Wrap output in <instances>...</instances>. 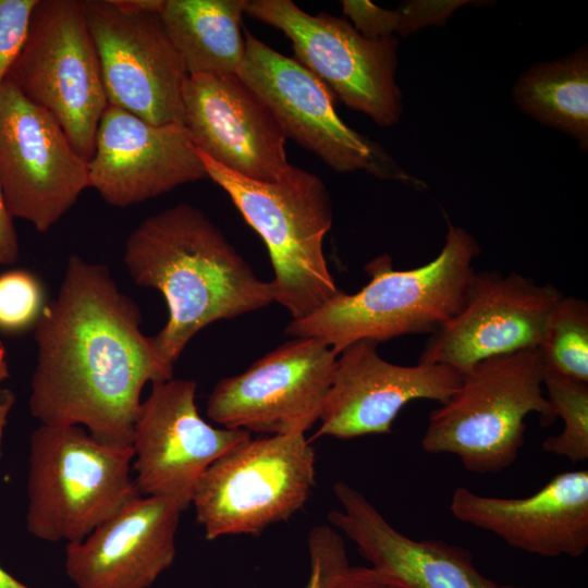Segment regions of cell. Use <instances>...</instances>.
Returning <instances> with one entry per match:
<instances>
[{"label":"cell","mask_w":588,"mask_h":588,"mask_svg":"<svg viewBox=\"0 0 588 588\" xmlns=\"http://www.w3.org/2000/svg\"><path fill=\"white\" fill-rule=\"evenodd\" d=\"M461 381L462 376L448 366L395 365L379 355L377 342L356 341L338 354L316 436L347 440L390 433L407 403L430 400L443 404Z\"/></svg>","instance_id":"e0dca14e"},{"label":"cell","mask_w":588,"mask_h":588,"mask_svg":"<svg viewBox=\"0 0 588 588\" xmlns=\"http://www.w3.org/2000/svg\"><path fill=\"white\" fill-rule=\"evenodd\" d=\"M330 588H400L380 578L370 567L348 566L333 579Z\"/></svg>","instance_id":"4dcf8cb0"},{"label":"cell","mask_w":588,"mask_h":588,"mask_svg":"<svg viewBox=\"0 0 588 588\" xmlns=\"http://www.w3.org/2000/svg\"><path fill=\"white\" fill-rule=\"evenodd\" d=\"M237 76L266 103L285 137L338 172L366 171L380 179L413 183L378 143L347 126L334 94L298 61L245 32Z\"/></svg>","instance_id":"30bf717a"},{"label":"cell","mask_w":588,"mask_h":588,"mask_svg":"<svg viewBox=\"0 0 588 588\" xmlns=\"http://www.w3.org/2000/svg\"><path fill=\"white\" fill-rule=\"evenodd\" d=\"M131 445L110 444L79 426L39 425L29 437L26 528L76 542L140 495Z\"/></svg>","instance_id":"8992f818"},{"label":"cell","mask_w":588,"mask_h":588,"mask_svg":"<svg viewBox=\"0 0 588 588\" xmlns=\"http://www.w3.org/2000/svg\"><path fill=\"white\" fill-rule=\"evenodd\" d=\"M14 402V395L10 391H4L0 396V461L2 456V445L4 438V429L8 421V416L12 404ZM0 588H29L24 585L7 571L0 566Z\"/></svg>","instance_id":"1f68e13d"},{"label":"cell","mask_w":588,"mask_h":588,"mask_svg":"<svg viewBox=\"0 0 588 588\" xmlns=\"http://www.w3.org/2000/svg\"><path fill=\"white\" fill-rule=\"evenodd\" d=\"M479 253L475 237L448 221L445 243L430 262L395 270L389 255L378 256L365 266L370 281L362 290H339L313 314L292 320L285 333L320 340L336 354L359 340L432 334L461 309Z\"/></svg>","instance_id":"3957f363"},{"label":"cell","mask_w":588,"mask_h":588,"mask_svg":"<svg viewBox=\"0 0 588 588\" xmlns=\"http://www.w3.org/2000/svg\"><path fill=\"white\" fill-rule=\"evenodd\" d=\"M517 106L539 122L588 146V53L583 47L562 59L530 66L513 89Z\"/></svg>","instance_id":"603a6c76"},{"label":"cell","mask_w":588,"mask_h":588,"mask_svg":"<svg viewBox=\"0 0 588 588\" xmlns=\"http://www.w3.org/2000/svg\"><path fill=\"white\" fill-rule=\"evenodd\" d=\"M198 154L207 177L229 195L265 242L274 273L270 281L274 302L289 310L292 320L320 308L339 291L323 254L333 208L322 180L292 166L278 181H255Z\"/></svg>","instance_id":"277c9868"},{"label":"cell","mask_w":588,"mask_h":588,"mask_svg":"<svg viewBox=\"0 0 588 588\" xmlns=\"http://www.w3.org/2000/svg\"><path fill=\"white\" fill-rule=\"evenodd\" d=\"M0 185L10 215L48 232L89 187L88 160L58 121L9 81L0 86Z\"/></svg>","instance_id":"8fae6325"},{"label":"cell","mask_w":588,"mask_h":588,"mask_svg":"<svg viewBox=\"0 0 588 588\" xmlns=\"http://www.w3.org/2000/svg\"><path fill=\"white\" fill-rule=\"evenodd\" d=\"M336 360L322 341L293 338L242 373L218 381L207 415L228 429L305 433L319 420Z\"/></svg>","instance_id":"4fadbf2b"},{"label":"cell","mask_w":588,"mask_h":588,"mask_svg":"<svg viewBox=\"0 0 588 588\" xmlns=\"http://www.w3.org/2000/svg\"><path fill=\"white\" fill-rule=\"evenodd\" d=\"M563 294L518 273L475 272L461 309L430 334L418 363L461 376L483 359L537 348Z\"/></svg>","instance_id":"9a60e30c"},{"label":"cell","mask_w":588,"mask_h":588,"mask_svg":"<svg viewBox=\"0 0 588 588\" xmlns=\"http://www.w3.org/2000/svg\"><path fill=\"white\" fill-rule=\"evenodd\" d=\"M308 551L310 576L306 588H330L335 576L350 566L342 536L327 525L309 531Z\"/></svg>","instance_id":"4316f807"},{"label":"cell","mask_w":588,"mask_h":588,"mask_svg":"<svg viewBox=\"0 0 588 588\" xmlns=\"http://www.w3.org/2000/svg\"><path fill=\"white\" fill-rule=\"evenodd\" d=\"M450 511L512 548L542 558H578L588 549V470L560 473L524 498L482 495L457 487Z\"/></svg>","instance_id":"d6986e66"},{"label":"cell","mask_w":588,"mask_h":588,"mask_svg":"<svg viewBox=\"0 0 588 588\" xmlns=\"http://www.w3.org/2000/svg\"><path fill=\"white\" fill-rule=\"evenodd\" d=\"M183 110V125L196 148L230 171L274 182L291 169L285 135L266 103L237 74L188 75Z\"/></svg>","instance_id":"ac0fdd59"},{"label":"cell","mask_w":588,"mask_h":588,"mask_svg":"<svg viewBox=\"0 0 588 588\" xmlns=\"http://www.w3.org/2000/svg\"><path fill=\"white\" fill-rule=\"evenodd\" d=\"M244 12L282 30L292 42L295 60L348 108L384 127L400 120L395 37L369 39L347 21L324 12L311 15L291 0H245Z\"/></svg>","instance_id":"9c48e42d"},{"label":"cell","mask_w":588,"mask_h":588,"mask_svg":"<svg viewBox=\"0 0 588 588\" xmlns=\"http://www.w3.org/2000/svg\"><path fill=\"white\" fill-rule=\"evenodd\" d=\"M245 0H164L160 16L188 75L237 74Z\"/></svg>","instance_id":"7402d4cb"},{"label":"cell","mask_w":588,"mask_h":588,"mask_svg":"<svg viewBox=\"0 0 588 588\" xmlns=\"http://www.w3.org/2000/svg\"><path fill=\"white\" fill-rule=\"evenodd\" d=\"M207 177L183 124L155 125L108 105L100 118L88 183L109 205L125 208Z\"/></svg>","instance_id":"2e32d148"},{"label":"cell","mask_w":588,"mask_h":588,"mask_svg":"<svg viewBox=\"0 0 588 588\" xmlns=\"http://www.w3.org/2000/svg\"><path fill=\"white\" fill-rule=\"evenodd\" d=\"M197 383L170 379L152 383L142 402L131 446L140 495L164 499L185 511L205 470L236 444L252 438L243 429L212 427L198 413Z\"/></svg>","instance_id":"5bb4252c"},{"label":"cell","mask_w":588,"mask_h":588,"mask_svg":"<svg viewBox=\"0 0 588 588\" xmlns=\"http://www.w3.org/2000/svg\"><path fill=\"white\" fill-rule=\"evenodd\" d=\"M537 350L546 369L588 382L587 302L563 295Z\"/></svg>","instance_id":"cb8c5ba5"},{"label":"cell","mask_w":588,"mask_h":588,"mask_svg":"<svg viewBox=\"0 0 588 588\" xmlns=\"http://www.w3.org/2000/svg\"><path fill=\"white\" fill-rule=\"evenodd\" d=\"M305 433L247 439L201 475L192 504L205 537L258 535L303 509L316 483Z\"/></svg>","instance_id":"52a82bcc"},{"label":"cell","mask_w":588,"mask_h":588,"mask_svg":"<svg viewBox=\"0 0 588 588\" xmlns=\"http://www.w3.org/2000/svg\"><path fill=\"white\" fill-rule=\"evenodd\" d=\"M140 322L139 307L107 266L71 255L34 327L30 415L40 425L79 426L99 441L131 445L144 387L173 378Z\"/></svg>","instance_id":"6da1fadb"},{"label":"cell","mask_w":588,"mask_h":588,"mask_svg":"<svg viewBox=\"0 0 588 588\" xmlns=\"http://www.w3.org/2000/svg\"><path fill=\"white\" fill-rule=\"evenodd\" d=\"M499 588H530V587H520V586L503 585V586H499Z\"/></svg>","instance_id":"836d02e7"},{"label":"cell","mask_w":588,"mask_h":588,"mask_svg":"<svg viewBox=\"0 0 588 588\" xmlns=\"http://www.w3.org/2000/svg\"><path fill=\"white\" fill-rule=\"evenodd\" d=\"M108 105L155 125L183 124L188 77L159 12L120 0H84Z\"/></svg>","instance_id":"7c38bea8"},{"label":"cell","mask_w":588,"mask_h":588,"mask_svg":"<svg viewBox=\"0 0 588 588\" xmlns=\"http://www.w3.org/2000/svg\"><path fill=\"white\" fill-rule=\"evenodd\" d=\"M10 377V370H9V360H8V352L0 340V396L3 392V383L8 380Z\"/></svg>","instance_id":"d6a6232c"},{"label":"cell","mask_w":588,"mask_h":588,"mask_svg":"<svg viewBox=\"0 0 588 588\" xmlns=\"http://www.w3.org/2000/svg\"><path fill=\"white\" fill-rule=\"evenodd\" d=\"M543 388L556 417L563 421L562 431L543 441V451L566 457L573 464L587 461L588 382L544 368Z\"/></svg>","instance_id":"d4e9b609"},{"label":"cell","mask_w":588,"mask_h":588,"mask_svg":"<svg viewBox=\"0 0 588 588\" xmlns=\"http://www.w3.org/2000/svg\"><path fill=\"white\" fill-rule=\"evenodd\" d=\"M123 261L137 285L164 296L168 321L152 339L172 369L208 324L274 302L271 282L260 280L218 226L191 204L147 217L127 237Z\"/></svg>","instance_id":"7a4b0ae2"},{"label":"cell","mask_w":588,"mask_h":588,"mask_svg":"<svg viewBox=\"0 0 588 588\" xmlns=\"http://www.w3.org/2000/svg\"><path fill=\"white\" fill-rule=\"evenodd\" d=\"M7 79L48 111L75 150L90 159L108 100L84 1H37Z\"/></svg>","instance_id":"ba28073f"},{"label":"cell","mask_w":588,"mask_h":588,"mask_svg":"<svg viewBox=\"0 0 588 588\" xmlns=\"http://www.w3.org/2000/svg\"><path fill=\"white\" fill-rule=\"evenodd\" d=\"M20 243L13 217L10 215L0 185V267L16 264Z\"/></svg>","instance_id":"f546056e"},{"label":"cell","mask_w":588,"mask_h":588,"mask_svg":"<svg viewBox=\"0 0 588 588\" xmlns=\"http://www.w3.org/2000/svg\"><path fill=\"white\" fill-rule=\"evenodd\" d=\"M38 0H0V86L27 36Z\"/></svg>","instance_id":"83f0119b"},{"label":"cell","mask_w":588,"mask_h":588,"mask_svg":"<svg viewBox=\"0 0 588 588\" xmlns=\"http://www.w3.org/2000/svg\"><path fill=\"white\" fill-rule=\"evenodd\" d=\"M46 305L45 286L35 273L24 269L0 273V331L34 328Z\"/></svg>","instance_id":"484cf974"},{"label":"cell","mask_w":588,"mask_h":588,"mask_svg":"<svg viewBox=\"0 0 588 588\" xmlns=\"http://www.w3.org/2000/svg\"><path fill=\"white\" fill-rule=\"evenodd\" d=\"M341 510L330 524L353 541L382 579L400 588H499L475 566L471 553L439 539H414L395 529L358 490L333 486Z\"/></svg>","instance_id":"44dd1931"},{"label":"cell","mask_w":588,"mask_h":588,"mask_svg":"<svg viewBox=\"0 0 588 588\" xmlns=\"http://www.w3.org/2000/svg\"><path fill=\"white\" fill-rule=\"evenodd\" d=\"M537 348L494 356L462 376L456 391L433 409L420 444L430 454L458 457L466 470L495 474L512 466L530 413L550 426L556 415L543 393Z\"/></svg>","instance_id":"5b68a950"},{"label":"cell","mask_w":588,"mask_h":588,"mask_svg":"<svg viewBox=\"0 0 588 588\" xmlns=\"http://www.w3.org/2000/svg\"><path fill=\"white\" fill-rule=\"evenodd\" d=\"M342 7L355 28L369 39L391 36L397 28V12L380 9L368 1H342Z\"/></svg>","instance_id":"f1b7e54d"},{"label":"cell","mask_w":588,"mask_h":588,"mask_svg":"<svg viewBox=\"0 0 588 588\" xmlns=\"http://www.w3.org/2000/svg\"><path fill=\"white\" fill-rule=\"evenodd\" d=\"M182 510L138 495L81 541L66 543L64 567L76 588H149L176 555Z\"/></svg>","instance_id":"ffe728a7"}]
</instances>
